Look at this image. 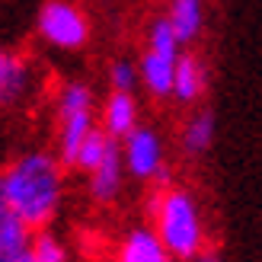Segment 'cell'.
<instances>
[{"instance_id": "cell-19", "label": "cell", "mask_w": 262, "mask_h": 262, "mask_svg": "<svg viewBox=\"0 0 262 262\" xmlns=\"http://www.w3.org/2000/svg\"><path fill=\"white\" fill-rule=\"evenodd\" d=\"M13 262H32V256H29V253H23L19 259H13Z\"/></svg>"}, {"instance_id": "cell-17", "label": "cell", "mask_w": 262, "mask_h": 262, "mask_svg": "<svg viewBox=\"0 0 262 262\" xmlns=\"http://www.w3.org/2000/svg\"><path fill=\"white\" fill-rule=\"evenodd\" d=\"M106 77H109V86L122 90V93H135V90L141 86V71H138V64L131 58H115L109 64Z\"/></svg>"}, {"instance_id": "cell-18", "label": "cell", "mask_w": 262, "mask_h": 262, "mask_svg": "<svg viewBox=\"0 0 262 262\" xmlns=\"http://www.w3.org/2000/svg\"><path fill=\"white\" fill-rule=\"evenodd\" d=\"M189 262H224V256H221V253L214 250V246H211V243H208V246H205V250H202L199 256H192Z\"/></svg>"}, {"instance_id": "cell-9", "label": "cell", "mask_w": 262, "mask_h": 262, "mask_svg": "<svg viewBox=\"0 0 262 262\" xmlns=\"http://www.w3.org/2000/svg\"><path fill=\"white\" fill-rule=\"evenodd\" d=\"M86 176H90V182H86L90 199H93L96 205H112V202L122 195L125 176H128L125 157H122V144H115V147L106 154V160H102L93 173H86Z\"/></svg>"}, {"instance_id": "cell-11", "label": "cell", "mask_w": 262, "mask_h": 262, "mask_svg": "<svg viewBox=\"0 0 262 262\" xmlns=\"http://www.w3.org/2000/svg\"><path fill=\"white\" fill-rule=\"evenodd\" d=\"M29 243H32V227L10 208L4 182H0V262H13L23 253H29Z\"/></svg>"}, {"instance_id": "cell-10", "label": "cell", "mask_w": 262, "mask_h": 262, "mask_svg": "<svg viewBox=\"0 0 262 262\" xmlns=\"http://www.w3.org/2000/svg\"><path fill=\"white\" fill-rule=\"evenodd\" d=\"M99 125L109 131L115 141L128 138L131 131L141 125V109H138V96L135 93H122V90H112L106 96L99 109Z\"/></svg>"}, {"instance_id": "cell-13", "label": "cell", "mask_w": 262, "mask_h": 262, "mask_svg": "<svg viewBox=\"0 0 262 262\" xmlns=\"http://www.w3.org/2000/svg\"><path fill=\"white\" fill-rule=\"evenodd\" d=\"M163 16L176 29L182 45H192L205 29V0H169Z\"/></svg>"}, {"instance_id": "cell-2", "label": "cell", "mask_w": 262, "mask_h": 262, "mask_svg": "<svg viewBox=\"0 0 262 262\" xmlns=\"http://www.w3.org/2000/svg\"><path fill=\"white\" fill-rule=\"evenodd\" d=\"M147 217L160 240L169 246V253L182 262H189L208 246L202 205L186 186H169V182L157 186V192L147 199Z\"/></svg>"}, {"instance_id": "cell-4", "label": "cell", "mask_w": 262, "mask_h": 262, "mask_svg": "<svg viewBox=\"0 0 262 262\" xmlns=\"http://www.w3.org/2000/svg\"><path fill=\"white\" fill-rule=\"evenodd\" d=\"M55 122H58V157L64 166H77V154L86 135L96 128V99L83 80H68L55 99Z\"/></svg>"}, {"instance_id": "cell-15", "label": "cell", "mask_w": 262, "mask_h": 262, "mask_svg": "<svg viewBox=\"0 0 262 262\" xmlns=\"http://www.w3.org/2000/svg\"><path fill=\"white\" fill-rule=\"evenodd\" d=\"M115 144H119V141H115V138H112L102 125H96V128L86 135V141L80 144V154H77V166H74V169L93 173V169H96L102 160H106V154L115 147Z\"/></svg>"}, {"instance_id": "cell-8", "label": "cell", "mask_w": 262, "mask_h": 262, "mask_svg": "<svg viewBox=\"0 0 262 262\" xmlns=\"http://www.w3.org/2000/svg\"><path fill=\"white\" fill-rule=\"evenodd\" d=\"M115 262H176V256L160 240L154 224H138L122 233L115 246Z\"/></svg>"}, {"instance_id": "cell-14", "label": "cell", "mask_w": 262, "mask_h": 262, "mask_svg": "<svg viewBox=\"0 0 262 262\" xmlns=\"http://www.w3.org/2000/svg\"><path fill=\"white\" fill-rule=\"evenodd\" d=\"M217 122L211 109H195L186 122H182V150L189 157H202L214 147Z\"/></svg>"}, {"instance_id": "cell-1", "label": "cell", "mask_w": 262, "mask_h": 262, "mask_svg": "<svg viewBox=\"0 0 262 262\" xmlns=\"http://www.w3.org/2000/svg\"><path fill=\"white\" fill-rule=\"evenodd\" d=\"M64 160L51 150H23L0 169L4 195L32 230L48 227L64 205Z\"/></svg>"}, {"instance_id": "cell-6", "label": "cell", "mask_w": 262, "mask_h": 262, "mask_svg": "<svg viewBox=\"0 0 262 262\" xmlns=\"http://www.w3.org/2000/svg\"><path fill=\"white\" fill-rule=\"evenodd\" d=\"M122 157H125V169L131 179L138 182H163L169 179L166 169V147L160 131L150 125H138L128 138H122Z\"/></svg>"}, {"instance_id": "cell-12", "label": "cell", "mask_w": 262, "mask_h": 262, "mask_svg": "<svg viewBox=\"0 0 262 262\" xmlns=\"http://www.w3.org/2000/svg\"><path fill=\"white\" fill-rule=\"evenodd\" d=\"M208 90V64L202 55L182 48L179 55V68H176V83H173V99L179 106H195Z\"/></svg>"}, {"instance_id": "cell-5", "label": "cell", "mask_w": 262, "mask_h": 262, "mask_svg": "<svg viewBox=\"0 0 262 262\" xmlns=\"http://www.w3.org/2000/svg\"><path fill=\"white\" fill-rule=\"evenodd\" d=\"M35 35L55 51H80L93 35V26L86 10L74 0H45L35 16Z\"/></svg>"}, {"instance_id": "cell-7", "label": "cell", "mask_w": 262, "mask_h": 262, "mask_svg": "<svg viewBox=\"0 0 262 262\" xmlns=\"http://www.w3.org/2000/svg\"><path fill=\"white\" fill-rule=\"evenodd\" d=\"M35 90V68L16 48L0 45V109H16Z\"/></svg>"}, {"instance_id": "cell-16", "label": "cell", "mask_w": 262, "mask_h": 262, "mask_svg": "<svg viewBox=\"0 0 262 262\" xmlns=\"http://www.w3.org/2000/svg\"><path fill=\"white\" fill-rule=\"evenodd\" d=\"M29 256H32V262H68V250H64V243L48 227L32 230Z\"/></svg>"}, {"instance_id": "cell-3", "label": "cell", "mask_w": 262, "mask_h": 262, "mask_svg": "<svg viewBox=\"0 0 262 262\" xmlns=\"http://www.w3.org/2000/svg\"><path fill=\"white\" fill-rule=\"evenodd\" d=\"M182 48L186 45L179 42V35L166 16H157L147 23V38H144V51L138 58L141 86L147 96L173 99V83H176V68H179Z\"/></svg>"}]
</instances>
